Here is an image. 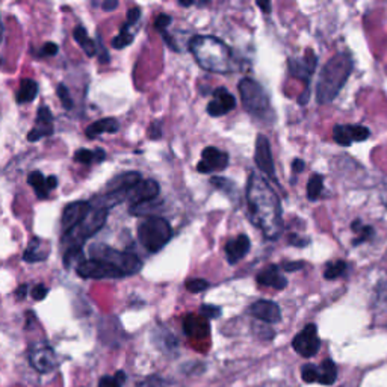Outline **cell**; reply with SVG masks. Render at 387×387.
Returning a JSON list of instances; mask_svg holds the SVG:
<instances>
[{"mask_svg": "<svg viewBox=\"0 0 387 387\" xmlns=\"http://www.w3.org/2000/svg\"><path fill=\"white\" fill-rule=\"evenodd\" d=\"M247 204L253 224L268 239H277L283 231L280 199L259 174L252 173L247 183Z\"/></svg>", "mask_w": 387, "mask_h": 387, "instance_id": "obj_1", "label": "cell"}, {"mask_svg": "<svg viewBox=\"0 0 387 387\" xmlns=\"http://www.w3.org/2000/svg\"><path fill=\"white\" fill-rule=\"evenodd\" d=\"M354 68V61L348 51L334 55L330 61L322 67L320 79L316 85V100L321 105L333 101L348 81V77Z\"/></svg>", "mask_w": 387, "mask_h": 387, "instance_id": "obj_2", "label": "cell"}, {"mask_svg": "<svg viewBox=\"0 0 387 387\" xmlns=\"http://www.w3.org/2000/svg\"><path fill=\"white\" fill-rule=\"evenodd\" d=\"M189 50L206 72L226 74L231 70V50L224 41L211 35H197L189 41Z\"/></svg>", "mask_w": 387, "mask_h": 387, "instance_id": "obj_3", "label": "cell"}, {"mask_svg": "<svg viewBox=\"0 0 387 387\" xmlns=\"http://www.w3.org/2000/svg\"><path fill=\"white\" fill-rule=\"evenodd\" d=\"M138 238H140V242L145 250L156 253L162 250L170 242V239L173 238V229H171V224L165 218L151 215L138 227Z\"/></svg>", "mask_w": 387, "mask_h": 387, "instance_id": "obj_4", "label": "cell"}, {"mask_svg": "<svg viewBox=\"0 0 387 387\" xmlns=\"http://www.w3.org/2000/svg\"><path fill=\"white\" fill-rule=\"evenodd\" d=\"M91 259H97L114 265L115 268L123 271L126 275H133L142 268V261L133 253L120 252L106 244H92L90 245Z\"/></svg>", "mask_w": 387, "mask_h": 387, "instance_id": "obj_5", "label": "cell"}, {"mask_svg": "<svg viewBox=\"0 0 387 387\" xmlns=\"http://www.w3.org/2000/svg\"><path fill=\"white\" fill-rule=\"evenodd\" d=\"M108 213L109 211L106 209H91L88 217L85 218L79 226H76L73 230L68 231V233H64L63 238L64 245L67 248H73V247L82 248L85 240H88L94 235H97L101 230V227L106 224Z\"/></svg>", "mask_w": 387, "mask_h": 387, "instance_id": "obj_6", "label": "cell"}, {"mask_svg": "<svg viewBox=\"0 0 387 387\" xmlns=\"http://www.w3.org/2000/svg\"><path fill=\"white\" fill-rule=\"evenodd\" d=\"M244 108L254 117H265L270 113V99L262 85L252 77H244L238 85Z\"/></svg>", "mask_w": 387, "mask_h": 387, "instance_id": "obj_7", "label": "cell"}, {"mask_svg": "<svg viewBox=\"0 0 387 387\" xmlns=\"http://www.w3.org/2000/svg\"><path fill=\"white\" fill-rule=\"evenodd\" d=\"M76 274L82 279L105 280V279H123L126 274L115 268L114 265L97 259H85L76 266Z\"/></svg>", "mask_w": 387, "mask_h": 387, "instance_id": "obj_8", "label": "cell"}, {"mask_svg": "<svg viewBox=\"0 0 387 387\" xmlns=\"http://www.w3.org/2000/svg\"><path fill=\"white\" fill-rule=\"evenodd\" d=\"M29 363L32 365L33 369H37L41 374H47L50 371H53L56 368V354L53 348L50 347V343L46 340H38L33 342L29 347Z\"/></svg>", "mask_w": 387, "mask_h": 387, "instance_id": "obj_9", "label": "cell"}, {"mask_svg": "<svg viewBox=\"0 0 387 387\" xmlns=\"http://www.w3.org/2000/svg\"><path fill=\"white\" fill-rule=\"evenodd\" d=\"M292 348L301 357L308 359L316 356L321 348V340L320 336H318V327L315 324L306 325L294 338V340H292Z\"/></svg>", "mask_w": 387, "mask_h": 387, "instance_id": "obj_10", "label": "cell"}, {"mask_svg": "<svg viewBox=\"0 0 387 387\" xmlns=\"http://www.w3.org/2000/svg\"><path fill=\"white\" fill-rule=\"evenodd\" d=\"M371 136V131L362 124H338L333 129V140L342 147H349L352 142H363Z\"/></svg>", "mask_w": 387, "mask_h": 387, "instance_id": "obj_11", "label": "cell"}, {"mask_svg": "<svg viewBox=\"0 0 387 387\" xmlns=\"http://www.w3.org/2000/svg\"><path fill=\"white\" fill-rule=\"evenodd\" d=\"M254 160L256 165L263 174L271 177L274 182H277V176H275V165L272 159V151L270 140L265 135H257L256 140V151H254Z\"/></svg>", "mask_w": 387, "mask_h": 387, "instance_id": "obj_12", "label": "cell"}, {"mask_svg": "<svg viewBox=\"0 0 387 387\" xmlns=\"http://www.w3.org/2000/svg\"><path fill=\"white\" fill-rule=\"evenodd\" d=\"M318 65V56L313 51L308 49L303 59H289L288 67L290 76L297 77L299 81H304L306 88H311V79L316 70Z\"/></svg>", "mask_w": 387, "mask_h": 387, "instance_id": "obj_13", "label": "cell"}, {"mask_svg": "<svg viewBox=\"0 0 387 387\" xmlns=\"http://www.w3.org/2000/svg\"><path fill=\"white\" fill-rule=\"evenodd\" d=\"M91 212V204L90 201H73L68 203L64 211H63V218H61V229L64 233L73 230L76 226H79L81 222L88 217Z\"/></svg>", "mask_w": 387, "mask_h": 387, "instance_id": "obj_14", "label": "cell"}, {"mask_svg": "<svg viewBox=\"0 0 387 387\" xmlns=\"http://www.w3.org/2000/svg\"><path fill=\"white\" fill-rule=\"evenodd\" d=\"M230 156L226 151H221L217 147H206L201 151V160L197 163L199 173H212L215 170H226L229 165Z\"/></svg>", "mask_w": 387, "mask_h": 387, "instance_id": "obj_15", "label": "cell"}, {"mask_svg": "<svg viewBox=\"0 0 387 387\" xmlns=\"http://www.w3.org/2000/svg\"><path fill=\"white\" fill-rule=\"evenodd\" d=\"M160 192V186L156 180H142V182L133 186L131 191H129V199L127 201L132 206L147 203V201H154L158 199V195Z\"/></svg>", "mask_w": 387, "mask_h": 387, "instance_id": "obj_16", "label": "cell"}, {"mask_svg": "<svg viewBox=\"0 0 387 387\" xmlns=\"http://www.w3.org/2000/svg\"><path fill=\"white\" fill-rule=\"evenodd\" d=\"M213 97L215 99L208 105V114L211 117H222L236 108V99L224 87L215 90Z\"/></svg>", "mask_w": 387, "mask_h": 387, "instance_id": "obj_17", "label": "cell"}, {"mask_svg": "<svg viewBox=\"0 0 387 387\" xmlns=\"http://www.w3.org/2000/svg\"><path fill=\"white\" fill-rule=\"evenodd\" d=\"M250 313L265 324H277L281 321L280 306L270 299H259L252 304Z\"/></svg>", "mask_w": 387, "mask_h": 387, "instance_id": "obj_18", "label": "cell"}, {"mask_svg": "<svg viewBox=\"0 0 387 387\" xmlns=\"http://www.w3.org/2000/svg\"><path fill=\"white\" fill-rule=\"evenodd\" d=\"M51 133H53V114L47 106H41L37 114V126L29 131L28 141L37 142L41 138L50 136Z\"/></svg>", "mask_w": 387, "mask_h": 387, "instance_id": "obj_19", "label": "cell"}, {"mask_svg": "<svg viewBox=\"0 0 387 387\" xmlns=\"http://www.w3.org/2000/svg\"><path fill=\"white\" fill-rule=\"evenodd\" d=\"M256 281L262 286L283 290L288 286V279L280 272L279 265H270L256 275Z\"/></svg>", "mask_w": 387, "mask_h": 387, "instance_id": "obj_20", "label": "cell"}, {"mask_svg": "<svg viewBox=\"0 0 387 387\" xmlns=\"http://www.w3.org/2000/svg\"><path fill=\"white\" fill-rule=\"evenodd\" d=\"M252 248L250 238L247 235H239L235 239H230L226 245V257L230 265H236L242 261Z\"/></svg>", "mask_w": 387, "mask_h": 387, "instance_id": "obj_21", "label": "cell"}, {"mask_svg": "<svg viewBox=\"0 0 387 387\" xmlns=\"http://www.w3.org/2000/svg\"><path fill=\"white\" fill-rule=\"evenodd\" d=\"M50 256V242L41 238H33L31 242L26 247L23 253V261L28 263H37V262H44L49 259Z\"/></svg>", "mask_w": 387, "mask_h": 387, "instance_id": "obj_22", "label": "cell"}, {"mask_svg": "<svg viewBox=\"0 0 387 387\" xmlns=\"http://www.w3.org/2000/svg\"><path fill=\"white\" fill-rule=\"evenodd\" d=\"M129 191H131V189H122V191H109L106 194L92 197L90 200L91 209H113L117 204L127 201Z\"/></svg>", "mask_w": 387, "mask_h": 387, "instance_id": "obj_23", "label": "cell"}, {"mask_svg": "<svg viewBox=\"0 0 387 387\" xmlns=\"http://www.w3.org/2000/svg\"><path fill=\"white\" fill-rule=\"evenodd\" d=\"M183 329L188 336L191 338H206L209 334V320L204 316H192L189 315L185 318Z\"/></svg>", "mask_w": 387, "mask_h": 387, "instance_id": "obj_24", "label": "cell"}, {"mask_svg": "<svg viewBox=\"0 0 387 387\" xmlns=\"http://www.w3.org/2000/svg\"><path fill=\"white\" fill-rule=\"evenodd\" d=\"M120 131V123L115 118H101L99 122H94L85 129V135H87L90 140L100 136L101 133H117Z\"/></svg>", "mask_w": 387, "mask_h": 387, "instance_id": "obj_25", "label": "cell"}, {"mask_svg": "<svg viewBox=\"0 0 387 387\" xmlns=\"http://www.w3.org/2000/svg\"><path fill=\"white\" fill-rule=\"evenodd\" d=\"M142 182V176L138 171H129L122 176L115 177L113 182L108 185L109 191H122V189H132L138 183Z\"/></svg>", "mask_w": 387, "mask_h": 387, "instance_id": "obj_26", "label": "cell"}, {"mask_svg": "<svg viewBox=\"0 0 387 387\" xmlns=\"http://www.w3.org/2000/svg\"><path fill=\"white\" fill-rule=\"evenodd\" d=\"M73 38L82 47V50L87 53V56H96L97 55V46L96 42H94L90 37H88V32L87 29L83 28V26H76L74 31H73Z\"/></svg>", "mask_w": 387, "mask_h": 387, "instance_id": "obj_27", "label": "cell"}, {"mask_svg": "<svg viewBox=\"0 0 387 387\" xmlns=\"http://www.w3.org/2000/svg\"><path fill=\"white\" fill-rule=\"evenodd\" d=\"M338 378V368L336 363L333 360L327 359L321 363V366L318 368V383H321L324 386H330Z\"/></svg>", "mask_w": 387, "mask_h": 387, "instance_id": "obj_28", "label": "cell"}, {"mask_svg": "<svg viewBox=\"0 0 387 387\" xmlns=\"http://www.w3.org/2000/svg\"><path fill=\"white\" fill-rule=\"evenodd\" d=\"M28 183L33 188V191H35V195L40 200L47 199L50 192L47 188V179L41 171H32V173L28 176Z\"/></svg>", "mask_w": 387, "mask_h": 387, "instance_id": "obj_29", "label": "cell"}, {"mask_svg": "<svg viewBox=\"0 0 387 387\" xmlns=\"http://www.w3.org/2000/svg\"><path fill=\"white\" fill-rule=\"evenodd\" d=\"M37 94H38V83L32 79H23L19 91H17V101L29 103L37 97Z\"/></svg>", "mask_w": 387, "mask_h": 387, "instance_id": "obj_30", "label": "cell"}, {"mask_svg": "<svg viewBox=\"0 0 387 387\" xmlns=\"http://www.w3.org/2000/svg\"><path fill=\"white\" fill-rule=\"evenodd\" d=\"M348 271V263L345 261H334L329 262L325 266L324 271V279L325 280H336L339 277H343Z\"/></svg>", "mask_w": 387, "mask_h": 387, "instance_id": "obj_31", "label": "cell"}, {"mask_svg": "<svg viewBox=\"0 0 387 387\" xmlns=\"http://www.w3.org/2000/svg\"><path fill=\"white\" fill-rule=\"evenodd\" d=\"M131 28L132 26L131 24H127V23H124L123 26H122V29H120V32H118V35L113 40V47L115 49V50H122V49H124V47H127V46H131L132 42H133V33L131 32Z\"/></svg>", "mask_w": 387, "mask_h": 387, "instance_id": "obj_32", "label": "cell"}, {"mask_svg": "<svg viewBox=\"0 0 387 387\" xmlns=\"http://www.w3.org/2000/svg\"><path fill=\"white\" fill-rule=\"evenodd\" d=\"M324 189V177L321 174H313L308 179L307 183V199L308 200H318L321 197V192Z\"/></svg>", "mask_w": 387, "mask_h": 387, "instance_id": "obj_33", "label": "cell"}, {"mask_svg": "<svg viewBox=\"0 0 387 387\" xmlns=\"http://www.w3.org/2000/svg\"><path fill=\"white\" fill-rule=\"evenodd\" d=\"M85 261L83 257V248L81 247H73V248H67L64 253V266L67 270H70L73 265H79L81 262Z\"/></svg>", "mask_w": 387, "mask_h": 387, "instance_id": "obj_34", "label": "cell"}, {"mask_svg": "<svg viewBox=\"0 0 387 387\" xmlns=\"http://www.w3.org/2000/svg\"><path fill=\"white\" fill-rule=\"evenodd\" d=\"M211 183L212 186H215L217 189H220V191L222 192H227L229 195H238V186L231 182V180L229 179H224V177H212L211 179Z\"/></svg>", "mask_w": 387, "mask_h": 387, "instance_id": "obj_35", "label": "cell"}, {"mask_svg": "<svg viewBox=\"0 0 387 387\" xmlns=\"http://www.w3.org/2000/svg\"><path fill=\"white\" fill-rule=\"evenodd\" d=\"M126 381V374L123 371H118L114 377H101L99 387H123Z\"/></svg>", "mask_w": 387, "mask_h": 387, "instance_id": "obj_36", "label": "cell"}, {"mask_svg": "<svg viewBox=\"0 0 387 387\" xmlns=\"http://www.w3.org/2000/svg\"><path fill=\"white\" fill-rule=\"evenodd\" d=\"M56 94H58L59 101H61V105L64 106V109H67V110L73 109V97H72V94H70V90H68L64 83H59L58 85Z\"/></svg>", "mask_w": 387, "mask_h": 387, "instance_id": "obj_37", "label": "cell"}, {"mask_svg": "<svg viewBox=\"0 0 387 387\" xmlns=\"http://www.w3.org/2000/svg\"><path fill=\"white\" fill-rule=\"evenodd\" d=\"M209 286H211L209 281L204 279H191L185 283V288L189 292H192V294H200V292L206 290Z\"/></svg>", "mask_w": 387, "mask_h": 387, "instance_id": "obj_38", "label": "cell"}, {"mask_svg": "<svg viewBox=\"0 0 387 387\" xmlns=\"http://www.w3.org/2000/svg\"><path fill=\"white\" fill-rule=\"evenodd\" d=\"M357 233H359V236L354 240H352V245H354V247L362 245V244L368 242V240H371L375 235V231H374V227H371V226H363L362 229L357 231Z\"/></svg>", "mask_w": 387, "mask_h": 387, "instance_id": "obj_39", "label": "cell"}, {"mask_svg": "<svg viewBox=\"0 0 387 387\" xmlns=\"http://www.w3.org/2000/svg\"><path fill=\"white\" fill-rule=\"evenodd\" d=\"M301 377L306 383H318V366L304 365L301 368Z\"/></svg>", "mask_w": 387, "mask_h": 387, "instance_id": "obj_40", "label": "cell"}, {"mask_svg": "<svg viewBox=\"0 0 387 387\" xmlns=\"http://www.w3.org/2000/svg\"><path fill=\"white\" fill-rule=\"evenodd\" d=\"M74 160L81 163H87L88 165V163L96 160V153L88 149H81L74 153Z\"/></svg>", "mask_w": 387, "mask_h": 387, "instance_id": "obj_41", "label": "cell"}, {"mask_svg": "<svg viewBox=\"0 0 387 387\" xmlns=\"http://www.w3.org/2000/svg\"><path fill=\"white\" fill-rule=\"evenodd\" d=\"M221 307L218 306H211V304H203L200 307V315L204 316L206 320H215V318L221 316Z\"/></svg>", "mask_w": 387, "mask_h": 387, "instance_id": "obj_42", "label": "cell"}, {"mask_svg": "<svg viewBox=\"0 0 387 387\" xmlns=\"http://www.w3.org/2000/svg\"><path fill=\"white\" fill-rule=\"evenodd\" d=\"M171 22H173V19H171V15H168V14H159L158 19L154 20V28H156V31H159L160 33H167V29L170 28Z\"/></svg>", "mask_w": 387, "mask_h": 387, "instance_id": "obj_43", "label": "cell"}, {"mask_svg": "<svg viewBox=\"0 0 387 387\" xmlns=\"http://www.w3.org/2000/svg\"><path fill=\"white\" fill-rule=\"evenodd\" d=\"M58 51H59V47H58L56 42L49 41V42H46L44 46L41 47L40 56H55V55H58Z\"/></svg>", "mask_w": 387, "mask_h": 387, "instance_id": "obj_44", "label": "cell"}, {"mask_svg": "<svg viewBox=\"0 0 387 387\" xmlns=\"http://www.w3.org/2000/svg\"><path fill=\"white\" fill-rule=\"evenodd\" d=\"M31 294H32V298L35 299V301H42V299H44V298L47 297L49 289L46 288V285H42V283H40V285L33 286V289H32Z\"/></svg>", "mask_w": 387, "mask_h": 387, "instance_id": "obj_45", "label": "cell"}, {"mask_svg": "<svg viewBox=\"0 0 387 387\" xmlns=\"http://www.w3.org/2000/svg\"><path fill=\"white\" fill-rule=\"evenodd\" d=\"M140 19H141V8L135 6V8H132V10L127 11V22H126L127 24L133 26L138 23V20Z\"/></svg>", "mask_w": 387, "mask_h": 387, "instance_id": "obj_46", "label": "cell"}, {"mask_svg": "<svg viewBox=\"0 0 387 387\" xmlns=\"http://www.w3.org/2000/svg\"><path fill=\"white\" fill-rule=\"evenodd\" d=\"M160 384H162L160 378L151 375V377H147V378H145V380H142V381L138 383V384H136V387H160Z\"/></svg>", "mask_w": 387, "mask_h": 387, "instance_id": "obj_47", "label": "cell"}, {"mask_svg": "<svg viewBox=\"0 0 387 387\" xmlns=\"http://www.w3.org/2000/svg\"><path fill=\"white\" fill-rule=\"evenodd\" d=\"M304 268V262H283L281 263V270H285L286 272H294V271H299Z\"/></svg>", "mask_w": 387, "mask_h": 387, "instance_id": "obj_48", "label": "cell"}, {"mask_svg": "<svg viewBox=\"0 0 387 387\" xmlns=\"http://www.w3.org/2000/svg\"><path fill=\"white\" fill-rule=\"evenodd\" d=\"M308 242H311V240L306 239V238H301V236H298V235H295V233H292V235L289 236V244H290V245L306 247V245H308Z\"/></svg>", "mask_w": 387, "mask_h": 387, "instance_id": "obj_49", "label": "cell"}, {"mask_svg": "<svg viewBox=\"0 0 387 387\" xmlns=\"http://www.w3.org/2000/svg\"><path fill=\"white\" fill-rule=\"evenodd\" d=\"M162 136V131H160V123L158 122H154L151 126H150V138L151 140H159V138Z\"/></svg>", "mask_w": 387, "mask_h": 387, "instance_id": "obj_50", "label": "cell"}, {"mask_svg": "<svg viewBox=\"0 0 387 387\" xmlns=\"http://www.w3.org/2000/svg\"><path fill=\"white\" fill-rule=\"evenodd\" d=\"M304 168H306V163H304L303 159H294V160H292V171H294L295 174L303 173Z\"/></svg>", "mask_w": 387, "mask_h": 387, "instance_id": "obj_51", "label": "cell"}, {"mask_svg": "<svg viewBox=\"0 0 387 387\" xmlns=\"http://www.w3.org/2000/svg\"><path fill=\"white\" fill-rule=\"evenodd\" d=\"M97 51H99V59H100V63H101V64H106V63H109L110 56H109L108 51L105 50V46H103L101 42H100V46H99Z\"/></svg>", "mask_w": 387, "mask_h": 387, "instance_id": "obj_52", "label": "cell"}, {"mask_svg": "<svg viewBox=\"0 0 387 387\" xmlns=\"http://www.w3.org/2000/svg\"><path fill=\"white\" fill-rule=\"evenodd\" d=\"M101 8H103V11L110 13V11L117 10V8H118V2H117V0H106V2H103V3H101Z\"/></svg>", "mask_w": 387, "mask_h": 387, "instance_id": "obj_53", "label": "cell"}, {"mask_svg": "<svg viewBox=\"0 0 387 387\" xmlns=\"http://www.w3.org/2000/svg\"><path fill=\"white\" fill-rule=\"evenodd\" d=\"M26 295H28V285H20L19 288H17L15 290V298L22 301L26 298Z\"/></svg>", "mask_w": 387, "mask_h": 387, "instance_id": "obj_54", "label": "cell"}, {"mask_svg": "<svg viewBox=\"0 0 387 387\" xmlns=\"http://www.w3.org/2000/svg\"><path fill=\"white\" fill-rule=\"evenodd\" d=\"M162 37H163V41H165L167 44L171 47V50H174V51H179V50H180V49H179V46L176 44V42H174V40L171 38V37L168 35V33H162Z\"/></svg>", "mask_w": 387, "mask_h": 387, "instance_id": "obj_55", "label": "cell"}, {"mask_svg": "<svg viewBox=\"0 0 387 387\" xmlns=\"http://www.w3.org/2000/svg\"><path fill=\"white\" fill-rule=\"evenodd\" d=\"M256 5L259 6L265 14H271V10H272V3L271 2H261V0H257Z\"/></svg>", "mask_w": 387, "mask_h": 387, "instance_id": "obj_56", "label": "cell"}, {"mask_svg": "<svg viewBox=\"0 0 387 387\" xmlns=\"http://www.w3.org/2000/svg\"><path fill=\"white\" fill-rule=\"evenodd\" d=\"M308 99H311V88H306V90H304V92L301 94V96H299L298 103H299V105H307Z\"/></svg>", "mask_w": 387, "mask_h": 387, "instance_id": "obj_57", "label": "cell"}, {"mask_svg": "<svg viewBox=\"0 0 387 387\" xmlns=\"http://www.w3.org/2000/svg\"><path fill=\"white\" fill-rule=\"evenodd\" d=\"M47 188H49V191L58 188V177L56 176H49L47 177Z\"/></svg>", "mask_w": 387, "mask_h": 387, "instance_id": "obj_58", "label": "cell"}, {"mask_svg": "<svg viewBox=\"0 0 387 387\" xmlns=\"http://www.w3.org/2000/svg\"><path fill=\"white\" fill-rule=\"evenodd\" d=\"M94 153H96V160L97 162H103L106 159V151L103 149H96V150H94Z\"/></svg>", "mask_w": 387, "mask_h": 387, "instance_id": "obj_59", "label": "cell"}, {"mask_svg": "<svg viewBox=\"0 0 387 387\" xmlns=\"http://www.w3.org/2000/svg\"><path fill=\"white\" fill-rule=\"evenodd\" d=\"M362 227H363V222H362V220H356V221L352 222V224H351L352 231H356V233H357V231H359L360 229H362Z\"/></svg>", "mask_w": 387, "mask_h": 387, "instance_id": "obj_60", "label": "cell"}, {"mask_svg": "<svg viewBox=\"0 0 387 387\" xmlns=\"http://www.w3.org/2000/svg\"><path fill=\"white\" fill-rule=\"evenodd\" d=\"M179 5H180V6H185V8H188V6H192V5H195V2H183V0H180Z\"/></svg>", "mask_w": 387, "mask_h": 387, "instance_id": "obj_61", "label": "cell"}, {"mask_svg": "<svg viewBox=\"0 0 387 387\" xmlns=\"http://www.w3.org/2000/svg\"><path fill=\"white\" fill-rule=\"evenodd\" d=\"M381 203L387 208V192H384V194L381 195Z\"/></svg>", "mask_w": 387, "mask_h": 387, "instance_id": "obj_62", "label": "cell"}]
</instances>
